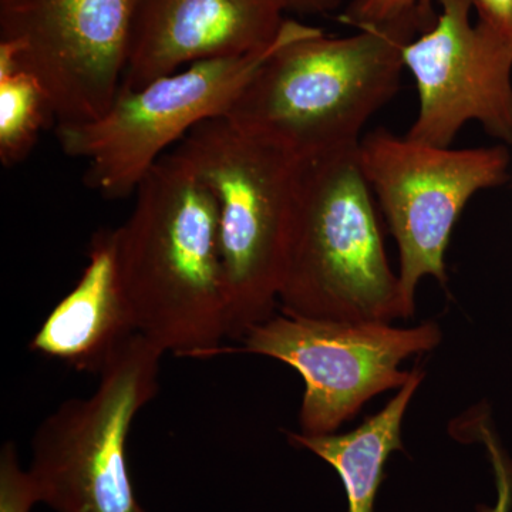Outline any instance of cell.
<instances>
[{"mask_svg":"<svg viewBox=\"0 0 512 512\" xmlns=\"http://www.w3.org/2000/svg\"><path fill=\"white\" fill-rule=\"evenodd\" d=\"M320 30L286 19L274 45L252 55L207 60L137 90H120L99 119L57 126L64 154L86 161V184L107 198L136 192L165 150L202 121L224 116L268 57Z\"/></svg>","mask_w":512,"mask_h":512,"instance_id":"8992f818","label":"cell"},{"mask_svg":"<svg viewBox=\"0 0 512 512\" xmlns=\"http://www.w3.org/2000/svg\"><path fill=\"white\" fill-rule=\"evenodd\" d=\"M37 500L29 471L22 470L15 444L8 441L0 453V512H30Z\"/></svg>","mask_w":512,"mask_h":512,"instance_id":"9a60e30c","label":"cell"},{"mask_svg":"<svg viewBox=\"0 0 512 512\" xmlns=\"http://www.w3.org/2000/svg\"><path fill=\"white\" fill-rule=\"evenodd\" d=\"M56 120L45 87L23 66L19 45L0 40V161L22 163L35 148L43 128Z\"/></svg>","mask_w":512,"mask_h":512,"instance_id":"5bb4252c","label":"cell"},{"mask_svg":"<svg viewBox=\"0 0 512 512\" xmlns=\"http://www.w3.org/2000/svg\"><path fill=\"white\" fill-rule=\"evenodd\" d=\"M288 10L299 15H325L338 10L349 0H285Z\"/></svg>","mask_w":512,"mask_h":512,"instance_id":"d6986e66","label":"cell"},{"mask_svg":"<svg viewBox=\"0 0 512 512\" xmlns=\"http://www.w3.org/2000/svg\"><path fill=\"white\" fill-rule=\"evenodd\" d=\"M136 333L117 268L116 229H103L92 239L79 282L47 316L29 349L79 372L100 375Z\"/></svg>","mask_w":512,"mask_h":512,"instance_id":"7c38bea8","label":"cell"},{"mask_svg":"<svg viewBox=\"0 0 512 512\" xmlns=\"http://www.w3.org/2000/svg\"><path fill=\"white\" fill-rule=\"evenodd\" d=\"M116 235L120 282L138 333L165 355L202 359L225 353L227 295L217 205L178 151L148 171Z\"/></svg>","mask_w":512,"mask_h":512,"instance_id":"6da1fadb","label":"cell"},{"mask_svg":"<svg viewBox=\"0 0 512 512\" xmlns=\"http://www.w3.org/2000/svg\"><path fill=\"white\" fill-rule=\"evenodd\" d=\"M441 330L427 322L394 328L386 322H346L272 316L242 339L244 352L293 367L305 383L299 426L306 436L335 433L370 399L400 389L412 372L400 365L440 345Z\"/></svg>","mask_w":512,"mask_h":512,"instance_id":"ba28073f","label":"cell"},{"mask_svg":"<svg viewBox=\"0 0 512 512\" xmlns=\"http://www.w3.org/2000/svg\"><path fill=\"white\" fill-rule=\"evenodd\" d=\"M175 151L217 205L228 339L242 340L278 305L298 158L222 116L192 128Z\"/></svg>","mask_w":512,"mask_h":512,"instance_id":"277c9868","label":"cell"},{"mask_svg":"<svg viewBox=\"0 0 512 512\" xmlns=\"http://www.w3.org/2000/svg\"><path fill=\"white\" fill-rule=\"evenodd\" d=\"M433 5L355 35L320 29L286 43L259 67L225 119L296 158L359 146L367 121L393 99L403 50L436 22Z\"/></svg>","mask_w":512,"mask_h":512,"instance_id":"7a4b0ae2","label":"cell"},{"mask_svg":"<svg viewBox=\"0 0 512 512\" xmlns=\"http://www.w3.org/2000/svg\"><path fill=\"white\" fill-rule=\"evenodd\" d=\"M423 377L421 370H413L394 399L349 433L289 434L292 444L306 448L335 468L348 495L349 512L375 511L384 467L394 451L403 450V417Z\"/></svg>","mask_w":512,"mask_h":512,"instance_id":"4fadbf2b","label":"cell"},{"mask_svg":"<svg viewBox=\"0 0 512 512\" xmlns=\"http://www.w3.org/2000/svg\"><path fill=\"white\" fill-rule=\"evenodd\" d=\"M478 440L487 448L493 466L497 500L491 507L480 505L478 512H511L512 510V458L487 424L480 423Z\"/></svg>","mask_w":512,"mask_h":512,"instance_id":"e0dca14e","label":"cell"},{"mask_svg":"<svg viewBox=\"0 0 512 512\" xmlns=\"http://www.w3.org/2000/svg\"><path fill=\"white\" fill-rule=\"evenodd\" d=\"M140 0H0V40L19 45L57 126L99 119L126 70Z\"/></svg>","mask_w":512,"mask_h":512,"instance_id":"9c48e42d","label":"cell"},{"mask_svg":"<svg viewBox=\"0 0 512 512\" xmlns=\"http://www.w3.org/2000/svg\"><path fill=\"white\" fill-rule=\"evenodd\" d=\"M357 148L298 158L278 296L286 316L392 323L413 315Z\"/></svg>","mask_w":512,"mask_h":512,"instance_id":"3957f363","label":"cell"},{"mask_svg":"<svg viewBox=\"0 0 512 512\" xmlns=\"http://www.w3.org/2000/svg\"><path fill=\"white\" fill-rule=\"evenodd\" d=\"M424 6H431V0H352L340 20L359 29L392 22Z\"/></svg>","mask_w":512,"mask_h":512,"instance_id":"2e32d148","label":"cell"},{"mask_svg":"<svg viewBox=\"0 0 512 512\" xmlns=\"http://www.w3.org/2000/svg\"><path fill=\"white\" fill-rule=\"evenodd\" d=\"M164 355L136 333L101 370L92 396L67 400L39 424L29 470L39 503L57 512H146L128 474L127 439L157 396Z\"/></svg>","mask_w":512,"mask_h":512,"instance_id":"5b68a950","label":"cell"},{"mask_svg":"<svg viewBox=\"0 0 512 512\" xmlns=\"http://www.w3.org/2000/svg\"><path fill=\"white\" fill-rule=\"evenodd\" d=\"M357 156L396 238L400 284L414 306L424 276L446 284L454 225L474 195L504 183L510 153L505 146H427L377 128L362 137Z\"/></svg>","mask_w":512,"mask_h":512,"instance_id":"52a82bcc","label":"cell"},{"mask_svg":"<svg viewBox=\"0 0 512 512\" xmlns=\"http://www.w3.org/2000/svg\"><path fill=\"white\" fill-rule=\"evenodd\" d=\"M440 13L403 50L419 113L407 138L450 147L476 121L491 137L512 144V40L471 22L473 0H439Z\"/></svg>","mask_w":512,"mask_h":512,"instance_id":"30bf717a","label":"cell"},{"mask_svg":"<svg viewBox=\"0 0 512 512\" xmlns=\"http://www.w3.org/2000/svg\"><path fill=\"white\" fill-rule=\"evenodd\" d=\"M286 10L285 0H140L120 90L268 49L281 36Z\"/></svg>","mask_w":512,"mask_h":512,"instance_id":"8fae6325","label":"cell"},{"mask_svg":"<svg viewBox=\"0 0 512 512\" xmlns=\"http://www.w3.org/2000/svg\"><path fill=\"white\" fill-rule=\"evenodd\" d=\"M478 22L512 40V0H473Z\"/></svg>","mask_w":512,"mask_h":512,"instance_id":"ac0fdd59","label":"cell"}]
</instances>
